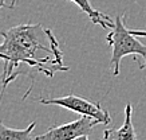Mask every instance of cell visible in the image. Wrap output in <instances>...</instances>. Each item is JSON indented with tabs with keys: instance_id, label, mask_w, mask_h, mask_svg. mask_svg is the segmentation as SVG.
Segmentation results:
<instances>
[{
	"instance_id": "obj_8",
	"label": "cell",
	"mask_w": 146,
	"mask_h": 140,
	"mask_svg": "<svg viewBox=\"0 0 146 140\" xmlns=\"http://www.w3.org/2000/svg\"><path fill=\"white\" fill-rule=\"evenodd\" d=\"M18 0H0V8H13Z\"/></svg>"
},
{
	"instance_id": "obj_1",
	"label": "cell",
	"mask_w": 146,
	"mask_h": 140,
	"mask_svg": "<svg viewBox=\"0 0 146 140\" xmlns=\"http://www.w3.org/2000/svg\"><path fill=\"white\" fill-rule=\"evenodd\" d=\"M0 59L4 61L1 73L0 102L7 86L19 76L35 73L54 77L56 73L68 72L63 62V53L56 36L40 23H24L1 32Z\"/></svg>"
},
{
	"instance_id": "obj_5",
	"label": "cell",
	"mask_w": 146,
	"mask_h": 140,
	"mask_svg": "<svg viewBox=\"0 0 146 140\" xmlns=\"http://www.w3.org/2000/svg\"><path fill=\"white\" fill-rule=\"evenodd\" d=\"M133 107L127 104L125 108V120L123 124L118 129H105L103 139L105 140H137V133L133 127Z\"/></svg>"
},
{
	"instance_id": "obj_11",
	"label": "cell",
	"mask_w": 146,
	"mask_h": 140,
	"mask_svg": "<svg viewBox=\"0 0 146 140\" xmlns=\"http://www.w3.org/2000/svg\"><path fill=\"white\" fill-rule=\"evenodd\" d=\"M103 140H105V139H103Z\"/></svg>"
},
{
	"instance_id": "obj_6",
	"label": "cell",
	"mask_w": 146,
	"mask_h": 140,
	"mask_svg": "<svg viewBox=\"0 0 146 140\" xmlns=\"http://www.w3.org/2000/svg\"><path fill=\"white\" fill-rule=\"evenodd\" d=\"M68 1L75 3L80 8V11H83L84 14L91 19V22H93L94 24H98V26H101L102 28H110V30L114 27L113 19H111L109 15L103 14V12H101V11H98V9L94 8L93 5H91V3H90V0H68Z\"/></svg>"
},
{
	"instance_id": "obj_9",
	"label": "cell",
	"mask_w": 146,
	"mask_h": 140,
	"mask_svg": "<svg viewBox=\"0 0 146 140\" xmlns=\"http://www.w3.org/2000/svg\"><path fill=\"white\" fill-rule=\"evenodd\" d=\"M135 36H141V38H146V30H130Z\"/></svg>"
},
{
	"instance_id": "obj_7",
	"label": "cell",
	"mask_w": 146,
	"mask_h": 140,
	"mask_svg": "<svg viewBox=\"0 0 146 140\" xmlns=\"http://www.w3.org/2000/svg\"><path fill=\"white\" fill-rule=\"evenodd\" d=\"M36 121H32L24 129H15L5 127L0 121V140H32V131L35 129Z\"/></svg>"
},
{
	"instance_id": "obj_3",
	"label": "cell",
	"mask_w": 146,
	"mask_h": 140,
	"mask_svg": "<svg viewBox=\"0 0 146 140\" xmlns=\"http://www.w3.org/2000/svg\"><path fill=\"white\" fill-rule=\"evenodd\" d=\"M40 104L44 105H58L66 108L68 111H72L75 113H79L80 116H89L101 123V124H109L111 121L110 113L105 108H102L99 102H91L89 100L79 97L75 94H68L64 97H52V98H39Z\"/></svg>"
},
{
	"instance_id": "obj_2",
	"label": "cell",
	"mask_w": 146,
	"mask_h": 140,
	"mask_svg": "<svg viewBox=\"0 0 146 140\" xmlns=\"http://www.w3.org/2000/svg\"><path fill=\"white\" fill-rule=\"evenodd\" d=\"M125 19L126 15H118L114 19V27L110 30L109 35L106 36L107 43L113 47V53H111L110 59V66L113 76H119V69H121V61L123 57L127 55H133L135 62H138L137 57L143 58V63L139 69L146 68V45L137 39L133 32L130 31L126 26H125Z\"/></svg>"
},
{
	"instance_id": "obj_4",
	"label": "cell",
	"mask_w": 146,
	"mask_h": 140,
	"mask_svg": "<svg viewBox=\"0 0 146 140\" xmlns=\"http://www.w3.org/2000/svg\"><path fill=\"white\" fill-rule=\"evenodd\" d=\"M98 124L101 123L95 119L82 116L75 121L51 127L47 132L32 137V140H75L80 136H89L93 132V128Z\"/></svg>"
},
{
	"instance_id": "obj_10",
	"label": "cell",
	"mask_w": 146,
	"mask_h": 140,
	"mask_svg": "<svg viewBox=\"0 0 146 140\" xmlns=\"http://www.w3.org/2000/svg\"><path fill=\"white\" fill-rule=\"evenodd\" d=\"M75 140H89V139H87V136H80V137H78Z\"/></svg>"
}]
</instances>
